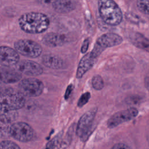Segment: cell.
I'll return each instance as SVG.
<instances>
[{
  "label": "cell",
  "mask_w": 149,
  "mask_h": 149,
  "mask_svg": "<svg viewBox=\"0 0 149 149\" xmlns=\"http://www.w3.org/2000/svg\"><path fill=\"white\" fill-rule=\"evenodd\" d=\"M90 97H91V94L89 92H86L85 93L83 94L80 97L77 102V107L79 108H81L84 105H86L89 101Z\"/></svg>",
  "instance_id": "23"
},
{
  "label": "cell",
  "mask_w": 149,
  "mask_h": 149,
  "mask_svg": "<svg viewBox=\"0 0 149 149\" xmlns=\"http://www.w3.org/2000/svg\"><path fill=\"white\" fill-rule=\"evenodd\" d=\"M122 41V37L118 34L113 33L104 34L96 40L94 48L90 52L91 54L94 58L97 59L107 48L118 45Z\"/></svg>",
  "instance_id": "4"
},
{
  "label": "cell",
  "mask_w": 149,
  "mask_h": 149,
  "mask_svg": "<svg viewBox=\"0 0 149 149\" xmlns=\"http://www.w3.org/2000/svg\"><path fill=\"white\" fill-rule=\"evenodd\" d=\"M138 113L139 111L135 108H130L118 111L108 119L107 126L109 128H114L124 122L134 119L137 116Z\"/></svg>",
  "instance_id": "9"
},
{
  "label": "cell",
  "mask_w": 149,
  "mask_h": 149,
  "mask_svg": "<svg viewBox=\"0 0 149 149\" xmlns=\"http://www.w3.org/2000/svg\"><path fill=\"white\" fill-rule=\"evenodd\" d=\"M144 86L146 89L149 91V76H147L144 79Z\"/></svg>",
  "instance_id": "27"
},
{
  "label": "cell",
  "mask_w": 149,
  "mask_h": 149,
  "mask_svg": "<svg viewBox=\"0 0 149 149\" xmlns=\"http://www.w3.org/2000/svg\"><path fill=\"white\" fill-rule=\"evenodd\" d=\"M15 67L21 73L29 76H39L43 73L42 66L39 63L33 61H20L15 65Z\"/></svg>",
  "instance_id": "11"
},
{
  "label": "cell",
  "mask_w": 149,
  "mask_h": 149,
  "mask_svg": "<svg viewBox=\"0 0 149 149\" xmlns=\"http://www.w3.org/2000/svg\"><path fill=\"white\" fill-rule=\"evenodd\" d=\"M9 134L19 141L28 142L31 140L33 138L34 136V131L27 123L18 122H15L10 126L9 129Z\"/></svg>",
  "instance_id": "7"
},
{
  "label": "cell",
  "mask_w": 149,
  "mask_h": 149,
  "mask_svg": "<svg viewBox=\"0 0 149 149\" xmlns=\"http://www.w3.org/2000/svg\"><path fill=\"white\" fill-rule=\"evenodd\" d=\"M98 10L101 18L107 24L116 26L122 20V13L113 0H98Z\"/></svg>",
  "instance_id": "3"
},
{
  "label": "cell",
  "mask_w": 149,
  "mask_h": 149,
  "mask_svg": "<svg viewBox=\"0 0 149 149\" xmlns=\"http://www.w3.org/2000/svg\"><path fill=\"white\" fill-rule=\"evenodd\" d=\"M18 117V113L16 111H9L1 112L0 121L1 124L8 125L15 120Z\"/></svg>",
  "instance_id": "18"
},
{
  "label": "cell",
  "mask_w": 149,
  "mask_h": 149,
  "mask_svg": "<svg viewBox=\"0 0 149 149\" xmlns=\"http://www.w3.org/2000/svg\"><path fill=\"white\" fill-rule=\"evenodd\" d=\"M63 132L59 133L56 136L52 138L50 141H49L46 144L47 148H55L61 147V144L62 141V137Z\"/></svg>",
  "instance_id": "19"
},
{
  "label": "cell",
  "mask_w": 149,
  "mask_h": 149,
  "mask_svg": "<svg viewBox=\"0 0 149 149\" xmlns=\"http://www.w3.org/2000/svg\"><path fill=\"white\" fill-rule=\"evenodd\" d=\"M52 1H54V0H38V2L42 3H48L51 2Z\"/></svg>",
  "instance_id": "28"
},
{
  "label": "cell",
  "mask_w": 149,
  "mask_h": 149,
  "mask_svg": "<svg viewBox=\"0 0 149 149\" xmlns=\"http://www.w3.org/2000/svg\"><path fill=\"white\" fill-rule=\"evenodd\" d=\"M131 42L136 47L149 52V39L139 33H136L130 37Z\"/></svg>",
  "instance_id": "16"
},
{
  "label": "cell",
  "mask_w": 149,
  "mask_h": 149,
  "mask_svg": "<svg viewBox=\"0 0 149 149\" xmlns=\"http://www.w3.org/2000/svg\"><path fill=\"white\" fill-rule=\"evenodd\" d=\"M112 148L113 149H120V148H130V147L124 143H118L115 144Z\"/></svg>",
  "instance_id": "26"
},
{
  "label": "cell",
  "mask_w": 149,
  "mask_h": 149,
  "mask_svg": "<svg viewBox=\"0 0 149 149\" xmlns=\"http://www.w3.org/2000/svg\"><path fill=\"white\" fill-rule=\"evenodd\" d=\"M97 59L94 58L91 52L84 55L80 59L76 71V77L81 78L95 64Z\"/></svg>",
  "instance_id": "12"
},
{
  "label": "cell",
  "mask_w": 149,
  "mask_h": 149,
  "mask_svg": "<svg viewBox=\"0 0 149 149\" xmlns=\"http://www.w3.org/2000/svg\"><path fill=\"white\" fill-rule=\"evenodd\" d=\"M52 6L55 11L61 13H69L74 8V5L70 0H56L53 2Z\"/></svg>",
  "instance_id": "17"
},
{
  "label": "cell",
  "mask_w": 149,
  "mask_h": 149,
  "mask_svg": "<svg viewBox=\"0 0 149 149\" xmlns=\"http://www.w3.org/2000/svg\"><path fill=\"white\" fill-rule=\"evenodd\" d=\"M1 149H20V147L15 143L10 140H3L0 143Z\"/></svg>",
  "instance_id": "22"
},
{
  "label": "cell",
  "mask_w": 149,
  "mask_h": 149,
  "mask_svg": "<svg viewBox=\"0 0 149 149\" xmlns=\"http://www.w3.org/2000/svg\"><path fill=\"white\" fill-rule=\"evenodd\" d=\"M22 79L21 73L17 70H15L10 67L1 66V80L4 83H14L19 81Z\"/></svg>",
  "instance_id": "13"
},
{
  "label": "cell",
  "mask_w": 149,
  "mask_h": 149,
  "mask_svg": "<svg viewBox=\"0 0 149 149\" xmlns=\"http://www.w3.org/2000/svg\"><path fill=\"white\" fill-rule=\"evenodd\" d=\"M14 47L19 54L31 58L38 57L42 51V48L38 43L28 39L16 41L14 43Z\"/></svg>",
  "instance_id": "6"
},
{
  "label": "cell",
  "mask_w": 149,
  "mask_h": 149,
  "mask_svg": "<svg viewBox=\"0 0 149 149\" xmlns=\"http://www.w3.org/2000/svg\"><path fill=\"white\" fill-rule=\"evenodd\" d=\"M19 52L8 46L0 48V61L1 66L10 67L15 66L19 62Z\"/></svg>",
  "instance_id": "10"
},
{
  "label": "cell",
  "mask_w": 149,
  "mask_h": 149,
  "mask_svg": "<svg viewBox=\"0 0 149 149\" xmlns=\"http://www.w3.org/2000/svg\"><path fill=\"white\" fill-rule=\"evenodd\" d=\"M42 63L46 67L53 69H61L65 67L63 60L53 54H45L41 58Z\"/></svg>",
  "instance_id": "15"
},
{
  "label": "cell",
  "mask_w": 149,
  "mask_h": 149,
  "mask_svg": "<svg viewBox=\"0 0 149 149\" xmlns=\"http://www.w3.org/2000/svg\"><path fill=\"white\" fill-rule=\"evenodd\" d=\"M20 29L30 34H40L45 31L49 27V20L47 15L40 12H29L19 19Z\"/></svg>",
  "instance_id": "1"
},
{
  "label": "cell",
  "mask_w": 149,
  "mask_h": 149,
  "mask_svg": "<svg viewBox=\"0 0 149 149\" xmlns=\"http://www.w3.org/2000/svg\"><path fill=\"white\" fill-rule=\"evenodd\" d=\"M43 83L36 78H26L20 81L19 90L25 96L34 97L40 95L44 90Z\"/></svg>",
  "instance_id": "8"
},
{
  "label": "cell",
  "mask_w": 149,
  "mask_h": 149,
  "mask_svg": "<svg viewBox=\"0 0 149 149\" xmlns=\"http://www.w3.org/2000/svg\"><path fill=\"white\" fill-rule=\"evenodd\" d=\"M73 88H74V86L72 84H69L68 86V87L66 90L65 93V95H64V98H65V100H68L69 98V96L70 95V94H71V93H72V92L73 90Z\"/></svg>",
  "instance_id": "25"
},
{
  "label": "cell",
  "mask_w": 149,
  "mask_h": 149,
  "mask_svg": "<svg viewBox=\"0 0 149 149\" xmlns=\"http://www.w3.org/2000/svg\"><path fill=\"white\" fill-rule=\"evenodd\" d=\"M97 112V108H93L84 113L79 119L76 126V134L83 141L88 139L93 130V124Z\"/></svg>",
  "instance_id": "5"
},
{
  "label": "cell",
  "mask_w": 149,
  "mask_h": 149,
  "mask_svg": "<svg viewBox=\"0 0 149 149\" xmlns=\"http://www.w3.org/2000/svg\"><path fill=\"white\" fill-rule=\"evenodd\" d=\"M137 6L141 12L149 15V0H137Z\"/></svg>",
  "instance_id": "21"
},
{
  "label": "cell",
  "mask_w": 149,
  "mask_h": 149,
  "mask_svg": "<svg viewBox=\"0 0 149 149\" xmlns=\"http://www.w3.org/2000/svg\"><path fill=\"white\" fill-rule=\"evenodd\" d=\"M93 87L96 90H101L104 87V80L102 77L99 74L94 76L91 80Z\"/></svg>",
  "instance_id": "20"
},
{
  "label": "cell",
  "mask_w": 149,
  "mask_h": 149,
  "mask_svg": "<svg viewBox=\"0 0 149 149\" xmlns=\"http://www.w3.org/2000/svg\"><path fill=\"white\" fill-rule=\"evenodd\" d=\"M67 41L66 37L56 33H49L46 34L42 39V43L50 47H56L64 45Z\"/></svg>",
  "instance_id": "14"
},
{
  "label": "cell",
  "mask_w": 149,
  "mask_h": 149,
  "mask_svg": "<svg viewBox=\"0 0 149 149\" xmlns=\"http://www.w3.org/2000/svg\"><path fill=\"white\" fill-rule=\"evenodd\" d=\"M89 43H90V41L88 38H86L84 40L83 44L81 45V52L82 54L86 53L88 48V46H89Z\"/></svg>",
  "instance_id": "24"
},
{
  "label": "cell",
  "mask_w": 149,
  "mask_h": 149,
  "mask_svg": "<svg viewBox=\"0 0 149 149\" xmlns=\"http://www.w3.org/2000/svg\"><path fill=\"white\" fill-rule=\"evenodd\" d=\"M24 95L19 91L12 87H6L1 91L0 96L1 112L17 111L25 104Z\"/></svg>",
  "instance_id": "2"
}]
</instances>
